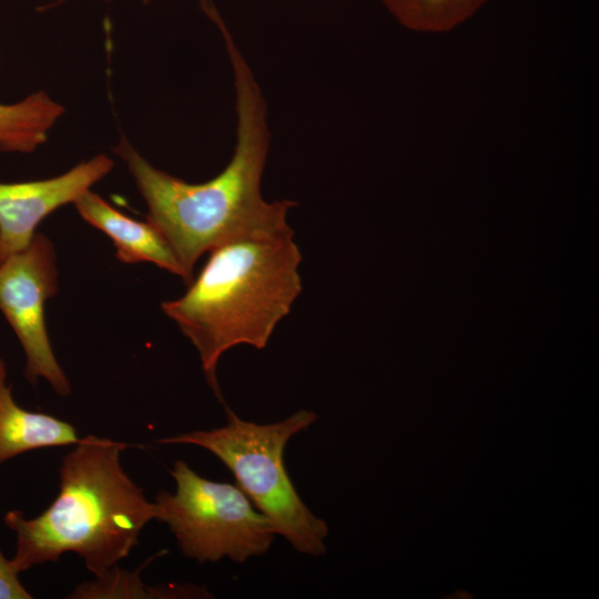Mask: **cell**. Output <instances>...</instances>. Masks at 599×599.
Listing matches in <instances>:
<instances>
[{
    "label": "cell",
    "instance_id": "obj_3",
    "mask_svg": "<svg viewBox=\"0 0 599 599\" xmlns=\"http://www.w3.org/2000/svg\"><path fill=\"white\" fill-rule=\"evenodd\" d=\"M293 234L248 235L213 247L184 295L161 304L196 348L220 398L221 356L242 344L265 348L302 292V255Z\"/></svg>",
    "mask_w": 599,
    "mask_h": 599
},
{
    "label": "cell",
    "instance_id": "obj_8",
    "mask_svg": "<svg viewBox=\"0 0 599 599\" xmlns=\"http://www.w3.org/2000/svg\"><path fill=\"white\" fill-rule=\"evenodd\" d=\"M81 217L103 232L124 264L149 262L184 281L183 268L162 233L148 220H134L88 191L73 203Z\"/></svg>",
    "mask_w": 599,
    "mask_h": 599
},
{
    "label": "cell",
    "instance_id": "obj_7",
    "mask_svg": "<svg viewBox=\"0 0 599 599\" xmlns=\"http://www.w3.org/2000/svg\"><path fill=\"white\" fill-rule=\"evenodd\" d=\"M113 164L109 156L99 154L51 179L0 182V263L24 248L49 214L74 203L109 174Z\"/></svg>",
    "mask_w": 599,
    "mask_h": 599
},
{
    "label": "cell",
    "instance_id": "obj_9",
    "mask_svg": "<svg viewBox=\"0 0 599 599\" xmlns=\"http://www.w3.org/2000/svg\"><path fill=\"white\" fill-rule=\"evenodd\" d=\"M7 379V364L0 358V465L34 449L75 445L81 439L70 423L21 407Z\"/></svg>",
    "mask_w": 599,
    "mask_h": 599
},
{
    "label": "cell",
    "instance_id": "obj_2",
    "mask_svg": "<svg viewBox=\"0 0 599 599\" xmlns=\"http://www.w3.org/2000/svg\"><path fill=\"white\" fill-rule=\"evenodd\" d=\"M126 446L93 435L81 438L61 461L52 504L30 519L20 510L4 515L16 534L11 561L20 573L73 552L98 578L130 555L155 519V505L121 465Z\"/></svg>",
    "mask_w": 599,
    "mask_h": 599
},
{
    "label": "cell",
    "instance_id": "obj_14",
    "mask_svg": "<svg viewBox=\"0 0 599 599\" xmlns=\"http://www.w3.org/2000/svg\"><path fill=\"white\" fill-rule=\"evenodd\" d=\"M63 1H65V0H58V1H57L55 3H53L52 6H57V4H59V3H62Z\"/></svg>",
    "mask_w": 599,
    "mask_h": 599
},
{
    "label": "cell",
    "instance_id": "obj_5",
    "mask_svg": "<svg viewBox=\"0 0 599 599\" xmlns=\"http://www.w3.org/2000/svg\"><path fill=\"white\" fill-rule=\"evenodd\" d=\"M170 474L176 490L158 493L155 519L169 526L185 557L244 562L268 550L273 527L238 486L204 478L183 460Z\"/></svg>",
    "mask_w": 599,
    "mask_h": 599
},
{
    "label": "cell",
    "instance_id": "obj_13",
    "mask_svg": "<svg viewBox=\"0 0 599 599\" xmlns=\"http://www.w3.org/2000/svg\"><path fill=\"white\" fill-rule=\"evenodd\" d=\"M20 572L11 559L4 557L0 549V599H30L32 595L19 579Z\"/></svg>",
    "mask_w": 599,
    "mask_h": 599
},
{
    "label": "cell",
    "instance_id": "obj_12",
    "mask_svg": "<svg viewBox=\"0 0 599 599\" xmlns=\"http://www.w3.org/2000/svg\"><path fill=\"white\" fill-rule=\"evenodd\" d=\"M486 0H383L405 27L443 32L469 18Z\"/></svg>",
    "mask_w": 599,
    "mask_h": 599
},
{
    "label": "cell",
    "instance_id": "obj_11",
    "mask_svg": "<svg viewBox=\"0 0 599 599\" xmlns=\"http://www.w3.org/2000/svg\"><path fill=\"white\" fill-rule=\"evenodd\" d=\"M142 568L143 566L134 571H128L116 565L95 580L78 585L68 598H190L207 595L195 586H148L140 577Z\"/></svg>",
    "mask_w": 599,
    "mask_h": 599
},
{
    "label": "cell",
    "instance_id": "obj_10",
    "mask_svg": "<svg viewBox=\"0 0 599 599\" xmlns=\"http://www.w3.org/2000/svg\"><path fill=\"white\" fill-rule=\"evenodd\" d=\"M63 112V106L43 91L17 103H0V151H34L47 141L49 130Z\"/></svg>",
    "mask_w": 599,
    "mask_h": 599
},
{
    "label": "cell",
    "instance_id": "obj_1",
    "mask_svg": "<svg viewBox=\"0 0 599 599\" xmlns=\"http://www.w3.org/2000/svg\"><path fill=\"white\" fill-rule=\"evenodd\" d=\"M230 57L236 105V144L227 165L213 179L189 183L154 167L125 139L114 148L128 165L148 206L146 220L165 237L186 285L199 258L213 247L248 235L293 231L287 212L294 201L267 202L261 182L270 146L267 109L261 88L220 14Z\"/></svg>",
    "mask_w": 599,
    "mask_h": 599
},
{
    "label": "cell",
    "instance_id": "obj_4",
    "mask_svg": "<svg viewBox=\"0 0 599 599\" xmlns=\"http://www.w3.org/2000/svg\"><path fill=\"white\" fill-rule=\"evenodd\" d=\"M227 423L211 430H194L161 438L159 444L200 446L216 456L234 475L237 486L263 514L275 535L298 552L325 554L327 524L315 516L297 494L284 464L288 440L316 419L301 409L273 424H256L237 417L225 407Z\"/></svg>",
    "mask_w": 599,
    "mask_h": 599
},
{
    "label": "cell",
    "instance_id": "obj_6",
    "mask_svg": "<svg viewBox=\"0 0 599 599\" xmlns=\"http://www.w3.org/2000/svg\"><path fill=\"white\" fill-rule=\"evenodd\" d=\"M57 255L51 240L35 233L22 250L0 263V311L26 355L24 375L31 384L44 378L61 395L71 386L59 365L47 331L44 304L58 293Z\"/></svg>",
    "mask_w": 599,
    "mask_h": 599
}]
</instances>
